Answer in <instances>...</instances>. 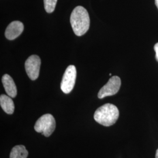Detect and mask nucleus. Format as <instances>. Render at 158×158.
Returning a JSON list of instances; mask_svg holds the SVG:
<instances>
[{
	"mask_svg": "<svg viewBox=\"0 0 158 158\" xmlns=\"http://www.w3.org/2000/svg\"><path fill=\"white\" fill-rule=\"evenodd\" d=\"M28 156V152L25 147L23 145L14 147L10 153V158H27Z\"/></svg>",
	"mask_w": 158,
	"mask_h": 158,
	"instance_id": "9d476101",
	"label": "nucleus"
},
{
	"mask_svg": "<svg viewBox=\"0 0 158 158\" xmlns=\"http://www.w3.org/2000/svg\"><path fill=\"white\" fill-rule=\"evenodd\" d=\"M118 109L112 104H106L96 110L94 118L98 124L105 127L114 124L118 119Z\"/></svg>",
	"mask_w": 158,
	"mask_h": 158,
	"instance_id": "f03ea898",
	"label": "nucleus"
},
{
	"mask_svg": "<svg viewBox=\"0 0 158 158\" xmlns=\"http://www.w3.org/2000/svg\"><path fill=\"white\" fill-rule=\"evenodd\" d=\"M46 11L52 13L55 11L57 0H44Z\"/></svg>",
	"mask_w": 158,
	"mask_h": 158,
	"instance_id": "9b49d317",
	"label": "nucleus"
},
{
	"mask_svg": "<svg viewBox=\"0 0 158 158\" xmlns=\"http://www.w3.org/2000/svg\"><path fill=\"white\" fill-rule=\"evenodd\" d=\"M2 82L8 96L15 98L17 95V86L11 77L6 74L2 77Z\"/></svg>",
	"mask_w": 158,
	"mask_h": 158,
	"instance_id": "6e6552de",
	"label": "nucleus"
},
{
	"mask_svg": "<svg viewBox=\"0 0 158 158\" xmlns=\"http://www.w3.org/2000/svg\"><path fill=\"white\" fill-rule=\"evenodd\" d=\"M154 50H155V53H156V55H155L156 59L158 62V43L156 44L154 46Z\"/></svg>",
	"mask_w": 158,
	"mask_h": 158,
	"instance_id": "f8f14e48",
	"label": "nucleus"
},
{
	"mask_svg": "<svg viewBox=\"0 0 158 158\" xmlns=\"http://www.w3.org/2000/svg\"><path fill=\"white\" fill-rule=\"evenodd\" d=\"M40 59L38 55H33L29 57L25 63V70L29 79L35 80L40 75Z\"/></svg>",
	"mask_w": 158,
	"mask_h": 158,
	"instance_id": "423d86ee",
	"label": "nucleus"
},
{
	"mask_svg": "<svg viewBox=\"0 0 158 158\" xmlns=\"http://www.w3.org/2000/svg\"><path fill=\"white\" fill-rule=\"evenodd\" d=\"M70 21L74 33L77 36H82L90 28V17L86 9L82 6H76L72 12Z\"/></svg>",
	"mask_w": 158,
	"mask_h": 158,
	"instance_id": "f257e3e1",
	"label": "nucleus"
},
{
	"mask_svg": "<svg viewBox=\"0 0 158 158\" xmlns=\"http://www.w3.org/2000/svg\"><path fill=\"white\" fill-rule=\"evenodd\" d=\"M121 85V79L118 76H115L109 79L108 81L100 90L98 97L100 99L106 97L116 94L120 89Z\"/></svg>",
	"mask_w": 158,
	"mask_h": 158,
	"instance_id": "39448f33",
	"label": "nucleus"
},
{
	"mask_svg": "<svg viewBox=\"0 0 158 158\" xmlns=\"http://www.w3.org/2000/svg\"><path fill=\"white\" fill-rule=\"evenodd\" d=\"M77 76L76 69L74 65L69 66L66 69L60 84V88L65 94L70 93L73 89Z\"/></svg>",
	"mask_w": 158,
	"mask_h": 158,
	"instance_id": "20e7f679",
	"label": "nucleus"
},
{
	"mask_svg": "<svg viewBox=\"0 0 158 158\" xmlns=\"http://www.w3.org/2000/svg\"><path fill=\"white\" fill-rule=\"evenodd\" d=\"M155 158H158V149L156 150V155H155Z\"/></svg>",
	"mask_w": 158,
	"mask_h": 158,
	"instance_id": "ddd939ff",
	"label": "nucleus"
},
{
	"mask_svg": "<svg viewBox=\"0 0 158 158\" xmlns=\"http://www.w3.org/2000/svg\"><path fill=\"white\" fill-rule=\"evenodd\" d=\"M24 29L23 24L18 21L10 23L5 32L6 38L8 40H14L23 33Z\"/></svg>",
	"mask_w": 158,
	"mask_h": 158,
	"instance_id": "0eeeda50",
	"label": "nucleus"
},
{
	"mask_svg": "<svg viewBox=\"0 0 158 158\" xmlns=\"http://www.w3.org/2000/svg\"><path fill=\"white\" fill-rule=\"evenodd\" d=\"M155 4L158 8V0H155Z\"/></svg>",
	"mask_w": 158,
	"mask_h": 158,
	"instance_id": "4468645a",
	"label": "nucleus"
},
{
	"mask_svg": "<svg viewBox=\"0 0 158 158\" xmlns=\"http://www.w3.org/2000/svg\"><path fill=\"white\" fill-rule=\"evenodd\" d=\"M0 105L2 110L8 114H12L14 111L15 106L11 97L2 94L0 96Z\"/></svg>",
	"mask_w": 158,
	"mask_h": 158,
	"instance_id": "1a4fd4ad",
	"label": "nucleus"
},
{
	"mask_svg": "<svg viewBox=\"0 0 158 158\" xmlns=\"http://www.w3.org/2000/svg\"><path fill=\"white\" fill-rule=\"evenodd\" d=\"M56 128V122L53 116L50 114L43 115L37 120L34 126L37 132L42 133L48 137L52 135Z\"/></svg>",
	"mask_w": 158,
	"mask_h": 158,
	"instance_id": "7ed1b4c3",
	"label": "nucleus"
}]
</instances>
